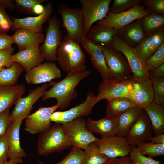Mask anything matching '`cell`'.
Wrapping results in <instances>:
<instances>
[{
	"label": "cell",
	"mask_w": 164,
	"mask_h": 164,
	"mask_svg": "<svg viewBox=\"0 0 164 164\" xmlns=\"http://www.w3.org/2000/svg\"><path fill=\"white\" fill-rule=\"evenodd\" d=\"M62 124L64 133L72 146L84 149L99 138L89 130L87 127L86 121L82 118Z\"/></svg>",
	"instance_id": "6"
},
{
	"label": "cell",
	"mask_w": 164,
	"mask_h": 164,
	"mask_svg": "<svg viewBox=\"0 0 164 164\" xmlns=\"http://www.w3.org/2000/svg\"><path fill=\"white\" fill-rule=\"evenodd\" d=\"M15 1L12 0H0V5L10 10L16 8Z\"/></svg>",
	"instance_id": "50"
},
{
	"label": "cell",
	"mask_w": 164,
	"mask_h": 164,
	"mask_svg": "<svg viewBox=\"0 0 164 164\" xmlns=\"http://www.w3.org/2000/svg\"><path fill=\"white\" fill-rule=\"evenodd\" d=\"M59 107L57 104L51 107H40L26 118L25 131L31 134H36L49 128L51 125V116Z\"/></svg>",
	"instance_id": "16"
},
{
	"label": "cell",
	"mask_w": 164,
	"mask_h": 164,
	"mask_svg": "<svg viewBox=\"0 0 164 164\" xmlns=\"http://www.w3.org/2000/svg\"><path fill=\"white\" fill-rule=\"evenodd\" d=\"M142 23L145 36L164 32V14L152 12L142 19Z\"/></svg>",
	"instance_id": "31"
},
{
	"label": "cell",
	"mask_w": 164,
	"mask_h": 164,
	"mask_svg": "<svg viewBox=\"0 0 164 164\" xmlns=\"http://www.w3.org/2000/svg\"><path fill=\"white\" fill-rule=\"evenodd\" d=\"M151 12L144 6L137 5L122 12L115 14L108 13L105 18L97 23L106 27L117 29L136 20L142 19Z\"/></svg>",
	"instance_id": "9"
},
{
	"label": "cell",
	"mask_w": 164,
	"mask_h": 164,
	"mask_svg": "<svg viewBox=\"0 0 164 164\" xmlns=\"http://www.w3.org/2000/svg\"><path fill=\"white\" fill-rule=\"evenodd\" d=\"M134 82L133 78L122 81L111 80H102L98 86V94L96 96L97 103L103 99L128 98L132 91Z\"/></svg>",
	"instance_id": "14"
},
{
	"label": "cell",
	"mask_w": 164,
	"mask_h": 164,
	"mask_svg": "<svg viewBox=\"0 0 164 164\" xmlns=\"http://www.w3.org/2000/svg\"><path fill=\"white\" fill-rule=\"evenodd\" d=\"M84 150L82 164H106L112 159L107 157L102 153L94 142Z\"/></svg>",
	"instance_id": "34"
},
{
	"label": "cell",
	"mask_w": 164,
	"mask_h": 164,
	"mask_svg": "<svg viewBox=\"0 0 164 164\" xmlns=\"http://www.w3.org/2000/svg\"><path fill=\"white\" fill-rule=\"evenodd\" d=\"M142 22V19H138L117 29V36L131 46L136 47L145 36Z\"/></svg>",
	"instance_id": "24"
},
{
	"label": "cell",
	"mask_w": 164,
	"mask_h": 164,
	"mask_svg": "<svg viewBox=\"0 0 164 164\" xmlns=\"http://www.w3.org/2000/svg\"><path fill=\"white\" fill-rule=\"evenodd\" d=\"M117 35V29L106 27L97 23L89 30L86 37L93 43L98 46L111 45L114 37Z\"/></svg>",
	"instance_id": "28"
},
{
	"label": "cell",
	"mask_w": 164,
	"mask_h": 164,
	"mask_svg": "<svg viewBox=\"0 0 164 164\" xmlns=\"http://www.w3.org/2000/svg\"><path fill=\"white\" fill-rule=\"evenodd\" d=\"M142 155H148L152 158L164 155V144L150 142L140 144L136 146Z\"/></svg>",
	"instance_id": "35"
},
{
	"label": "cell",
	"mask_w": 164,
	"mask_h": 164,
	"mask_svg": "<svg viewBox=\"0 0 164 164\" xmlns=\"http://www.w3.org/2000/svg\"><path fill=\"white\" fill-rule=\"evenodd\" d=\"M23 162L22 158L12 159H10L9 161L7 160L2 164H19L22 163Z\"/></svg>",
	"instance_id": "53"
},
{
	"label": "cell",
	"mask_w": 164,
	"mask_h": 164,
	"mask_svg": "<svg viewBox=\"0 0 164 164\" xmlns=\"http://www.w3.org/2000/svg\"><path fill=\"white\" fill-rule=\"evenodd\" d=\"M111 45L125 56L132 71L133 79L135 81L149 79L144 63L139 57L134 48L129 45L117 35L114 37Z\"/></svg>",
	"instance_id": "8"
},
{
	"label": "cell",
	"mask_w": 164,
	"mask_h": 164,
	"mask_svg": "<svg viewBox=\"0 0 164 164\" xmlns=\"http://www.w3.org/2000/svg\"><path fill=\"white\" fill-rule=\"evenodd\" d=\"M128 98L136 106L142 108L152 103L154 92L151 80L135 81Z\"/></svg>",
	"instance_id": "18"
},
{
	"label": "cell",
	"mask_w": 164,
	"mask_h": 164,
	"mask_svg": "<svg viewBox=\"0 0 164 164\" xmlns=\"http://www.w3.org/2000/svg\"><path fill=\"white\" fill-rule=\"evenodd\" d=\"M22 121L10 122L5 134L8 147V158L10 159L25 157L26 155L20 145L19 131Z\"/></svg>",
	"instance_id": "22"
},
{
	"label": "cell",
	"mask_w": 164,
	"mask_h": 164,
	"mask_svg": "<svg viewBox=\"0 0 164 164\" xmlns=\"http://www.w3.org/2000/svg\"><path fill=\"white\" fill-rule=\"evenodd\" d=\"M136 106L128 98L121 97L107 100L106 117H119L132 107Z\"/></svg>",
	"instance_id": "32"
},
{
	"label": "cell",
	"mask_w": 164,
	"mask_h": 164,
	"mask_svg": "<svg viewBox=\"0 0 164 164\" xmlns=\"http://www.w3.org/2000/svg\"><path fill=\"white\" fill-rule=\"evenodd\" d=\"M144 6L152 12L164 13V0H145Z\"/></svg>",
	"instance_id": "44"
},
{
	"label": "cell",
	"mask_w": 164,
	"mask_h": 164,
	"mask_svg": "<svg viewBox=\"0 0 164 164\" xmlns=\"http://www.w3.org/2000/svg\"><path fill=\"white\" fill-rule=\"evenodd\" d=\"M132 150L129 154L131 159L136 164H160L162 162L156 160L141 154L136 146H132Z\"/></svg>",
	"instance_id": "40"
},
{
	"label": "cell",
	"mask_w": 164,
	"mask_h": 164,
	"mask_svg": "<svg viewBox=\"0 0 164 164\" xmlns=\"http://www.w3.org/2000/svg\"><path fill=\"white\" fill-rule=\"evenodd\" d=\"M24 70L18 63L14 62L8 68L5 67L0 69V85H14L16 84L18 80Z\"/></svg>",
	"instance_id": "33"
},
{
	"label": "cell",
	"mask_w": 164,
	"mask_h": 164,
	"mask_svg": "<svg viewBox=\"0 0 164 164\" xmlns=\"http://www.w3.org/2000/svg\"><path fill=\"white\" fill-rule=\"evenodd\" d=\"M5 9L0 5V32L6 33L12 29L13 22L7 14Z\"/></svg>",
	"instance_id": "43"
},
{
	"label": "cell",
	"mask_w": 164,
	"mask_h": 164,
	"mask_svg": "<svg viewBox=\"0 0 164 164\" xmlns=\"http://www.w3.org/2000/svg\"><path fill=\"white\" fill-rule=\"evenodd\" d=\"M142 108L135 106L118 117V128L116 135L125 137L136 121Z\"/></svg>",
	"instance_id": "30"
},
{
	"label": "cell",
	"mask_w": 164,
	"mask_h": 164,
	"mask_svg": "<svg viewBox=\"0 0 164 164\" xmlns=\"http://www.w3.org/2000/svg\"><path fill=\"white\" fill-rule=\"evenodd\" d=\"M52 86V81L44 83L31 91L25 97H20L15 104V108L10 114V121H22L29 115L35 103L43 96L50 86Z\"/></svg>",
	"instance_id": "11"
},
{
	"label": "cell",
	"mask_w": 164,
	"mask_h": 164,
	"mask_svg": "<svg viewBox=\"0 0 164 164\" xmlns=\"http://www.w3.org/2000/svg\"><path fill=\"white\" fill-rule=\"evenodd\" d=\"M12 58L13 62L20 64L26 72L41 64L44 60L39 47L19 51L12 54Z\"/></svg>",
	"instance_id": "27"
},
{
	"label": "cell",
	"mask_w": 164,
	"mask_h": 164,
	"mask_svg": "<svg viewBox=\"0 0 164 164\" xmlns=\"http://www.w3.org/2000/svg\"><path fill=\"white\" fill-rule=\"evenodd\" d=\"M150 141L158 143L164 144V134H159L152 137Z\"/></svg>",
	"instance_id": "51"
},
{
	"label": "cell",
	"mask_w": 164,
	"mask_h": 164,
	"mask_svg": "<svg viewBox=\"0 0 164 164\" xmlns=\"http://www.w3.org/2000/svg\"><path fill=\"white\" fill-rule=\"evenodd\" d=\"M8 154L7 140L5 134L0 137V164H2L7 161Z\"/></svg>",
	"instance_id": "46"
},
{
	"label": "cell",
	"mask_w": 164,
	"mask_h": 164,
	"mask_svg": "<svg viewBox=\"0 0 164 164\" xmlns=\"http://www.w3.org/2000/svg\"><path fill=\"white\" fill-rule=\"evenodd\" d=\"M91 73L90 70L87 69L79 72L69 73L62 80L58 82L52 81V87L46 91L42 100L55 98L60 110H64L69 105L73 100L77 97L76 86Z\"/></svg>",
	"instance_id": "1"
},
{
	"label": "cell",
	"mask_w": 164,
	"mask_h": 164,
	"mask_svg": "<svg viewBox=\"0 0 164 164\" xmlns=\"http://www.w3.org/2000/svg\"><path fill=\"white\" fill-rule=\"evenodd\" d=\"M163 104L158 105L153 102L143 108L149 118L155 135L164 133Z\"/></svg>",
	"instance_id": "29"
},
{
	"label": "cell",
	"mask_w": 164,
	"mask_h": 164,
	"mask_svg": "<svg viewBox=\"0 0 164 164\" xmlns=\"http://www.w3.org/2000/svg\"><path fill=\"white\" fill-rule=\"evenodd\" d=\"M111 2V0H80L85 36L94 23L103 19L106 16Z\"/></svg>",
	"instance_id": "10"
},
{
	"label": "cell",
	"mask_w": 164,
	"mask_h": 164,
	"mask_svg": "<svg viewBox=\"0 0 164 164\" xmlns=\"http://www.w3.org/2000/svg\"><path fill=\"white\" fill-rule=\"evenodd\" d=\"M61 76V71L56 64L48 61L26 72L25 78L28 84H34L49 82Z\"/></svg>",
	"instance_id": "17"
},
{
	"label": "cell",
	"mask_w": 164,
	"mask_h": 164,
	"mask_svg": "<svg viewBox=\"0 0 164 164\" xmlns=\"http://www.w3.org/2000/svg\"><path fill=\"white\" fill-rule=\"evenodd\" d=\"M13 43L18 46L19 51L34 47H39L43 43L45 36L42 32H36L28 29L20 28L15 30L11 36Z\"/></svg>",
	"instance_id": "21"
},
{
	"label": "cell",
	"mask_w": 164,
	"mask_h": 164,
	"mask_svg": "<svg viewBox=\"0 0 164 164\" xmlns=\"http://www.w3.org/2000/svg\"><path fill=\"white\" fill-rule=\"evenodd\" d=\"M14 48L12 46L7 49L0 50V69L4 67H10L13 63L12 54Z\"/></svg>",
	"instance_id": "42"
},
{
	"label": "cell",
	"mask_w": 164,
	"mask_h": 164,
	"mask_svg": "<svg viewBox=\"0 0 164 164\" xmlns=\"http://www.w3.org/2000/svg\"><path fill=\"white\" fill-rule=\"evenodd\" d=\"M46 0H15L16 7L23 12L28 14L33 13V9L36 4L43 3Z\"/></svg>",
	"instance_id": "41"
},
{
	"label": "cell",
	"mask_w": 164,
	"mask_h": 164,
	"mask_svg": "<svg viewBox=\"0 0 164 164\" xmlns=\"http://www.w3.org/2000/svg\"><path fill=\"white\" fill-rule=\"evenodd\" d=\"M56 60L64 72H79L86 69V55L80 43L70 38L67 35L62 38L58 48Z\"/></svg>",
	"instance_id": "2"
},
{
	"label": "cell",
	"mask_w": 164,
	"mask_h": 164,
	"mask_svg": "<svg viewBox=\"0 0 164 164\" xmlns=\"http://www.w3.org/2000/svg\"><path fill=\"white\" fill-rule=\"evenodd\" d=\"M72 146L71 142L64 133L62 124L55 123L39 133L37 151L40 155L46 156L54 152H61Z\"/></svg>",
	"instance_id": "3"
},
{
	"label": "cell",
	"mask_w": 164,
	"mask_h": 164,
	"mask_svg": "<svg viewBox=\"0 0 164 164\" xmlns=\"http://www.w3.org/2000/svg\"><path fill=\"white\" fill-rule=\"evenodd\" d=\"M43 12L38 16L23 18H15L12 17L13 19V31L23 28L28 29L36 32H42L43 24L49 18L53 11L51 2L44 6Z\"/></svg>",
	"instance_id": "19"
},
{
	"label": "cell",
	"mask_w": 164,
	"mask_h": 164,
	"mask_svg": "<svg viewBox=\"0 0 164 164\" xmlns=\"http://www.w3.org/2000/svg\"><path fill=\"white\" fill-rule=\"evenodd\" d=\"M12 43L11 36L0 32V50L8 48Z\"/></svg>",
	"instance_id": "47"
},
{
	"label": "cell",
	"mask_w": 164,
	"mask_h": 164,
	"mask_svg": "<svg viewBox=\"0 0 164 164\" xmlns=\"http://www.w3.org/2000/svg\"><path fill=\"white\" fill-rule=\"evenodd\" d=\"M44 9V6H43L42 4H36L33 8V13L36 15H39L43 12Z\"/></svg>",
	"instance_id": "52"
},
{
	"label": "cell",
	"mask_w": 164,
	"mask_h": 164,
	"mask_svg": "<svg viewBox=\"0 0 164 164\" xmlns=\"http://www.w3.org/2000/svg\"><path fill=\"white\" fill-rule=\"evenodd\" d=\"M94 143L102 153L110 159L128 155L132 148L125 137L117 135L102 136Z\"/></svg>",
	"instance_id": "13"
},
{
	"label": "cell",
	"mask_w": 164,
	"mask_h": 164,
	"mask_svg": "<svg viewBox=\"0 0 164 164\" xmlns=\"http://www.w3.org/2000/svg\"><path fill=\"white\" fill-rule=\"evenodd\" d=\"M164 43V32L146 36L134 48L141 60L144 63Z\"/></svg>",
	"instance_id": "23"
},
{
	"label": "cell",
	"mask_w": 164,
	"mask_h": 164,
	"mask_svg": "<svg viewBox=\"0 0 164 164\" xmlns=\"http://www.w3.org/2000/svg\"><path fill=\"white\" fill-rule=\"evenodd\" d=\"M151 80L164 77V63L148 72Z\"/></svg>",
	"instance_id": "48"
},
{
	"label": "cell",
	"mask_w": 164,
	"mask_h": 164,
	"mask_svg": "<svg viewBox=\"0 0 164 164\" xmlns=\"http://www.w3.org/2000/svg\"><path fill=\"white\" fill-rule=\"evenodd\" d=\"M154 92L153 102L162 105L164 102V77L151 80Z\"/></svg>",
	"instance_id": "39"
},
{
	"label": "cell",
	"mask_w": 164,
	"mask_h": 164,
	"mask_svg": "<svg viewBox=\"0 0 164 164\" xmlns=\"http://www.w3.org/2000/svg\"><path fill=\"white\" fill-rule=\"evenodd\" d=\"M58 12L61 17L63 26L66 29L67 36L80 44L84 36V22L81 9L70 7L64 3L60 4Z\"/></svg>",
	"instance_id": "5"
},
{
	"label": "cell",
	"mask_w": 164,
	"mask_h": 164,
	"mask_svg": "<svg viewBox=\"0 0 164 164\" xmlns=\"http://www.w3.org/2000/svg\"><path fill=\"white\" fill-rule=\"evenodd\" d=\"M26 91L25 86L22 84L0 85V114L15 104Z\"/></svg>",
	"instance_id": "26"
},
{
	"label": "cell",
	"mask_w": 164,
	"mask_h": 164,
	"mask_svg": "<svg viewBox=\"0 0 164 164\" xmlns=\"http://www.w3.org/2000/svg\"><path fill=\"white\" fill-rule=\"evenodd\" d=\"M164 63V43L144 63L147 71L149 72Z\"/></svg>",
	"instance_id": "37"
},
{
	"label": "cell",
	"mask_w": 164,
	"mask_h": 164,
	"mask_svg": "<svg viewBox=\"0 0 164 164\" xmlns=\"http://www.w3.org/2000/svg\"><path fill=\"white\" fill-rule=\"evenodd\" d=\"M99 46L103 53L110 80L122 81L133 78L129 64L123 53L111 45Z\"/></svg>",
	"instance_id": "4"
},
{
	"label": "cell",
	"mask_w": 164,
	"mask_h": 164,
	"mask_svg": "<svg viewBox=\"0 0 164 164\" xmlns=\"http://www.w3.org/2000/svg\"><path fill=\"white\" fill-rule=\"evenodd\" d=\"M87 127L89 130L101 135L102 136H109L116 135L118 128V117H105L97 120L87 118Z\"/></svg>",
	"instance_id": "25"
},
{
	"label": "cell",
	"mask_w": 164,
	"mask_h": 164,
	"mask_svg": "<svg viewBox=\"0 0 164 164\" xmlns=\"http://www.w3.org/2000/svg\"><path fill=\"white\" fill-rule=\"evenodd\" d=\"M84 155V151L77 147L72 146L68 154L60 162L42 164H82Z\"/></svg>",
	"instance_id": "36"
},
{
	"label": "cell",
	"mask_w": 164,
	"mask_h": 164,
	"mask_svg": "<svg viewBox=\"0 0 164 164\" xmlns=\"http://www.w3.org/2000/svg\"><path fill=\"white\" fill-rule=\"evenodd\" d=\"M153 134L149 118L146 112L142 108L137 120L125 138L130 145L137 146L150 141Z\"/></svg>",
	"instance_id": "15"
},
{
	"label": "cell",
	"mask_w": 164,
	"mask_h": 164,
	"mask_svg": "<svg viewBox=\"0 0 164 164\" xmlns=\"http://www.w3.org/2000/svg\"><path fill=\"white\" fill-rule=\"evenodd\" d=\"M97 103L94 93L89 92L84 102L67 111L54 112L51 116L50 120L51 121L63 124L87 116L92 112Z\"/></svg>",
	"instance_id": "12"
},
{
	"label": "cell",
	"mask_w": 164,
	"mask_h": 164,
	"mask_svg": "<svg viewBox=\"0 0 164 164\" xmlns=\"http://www.w3.org/2000/svg\"><path fill=\"white\" fill-rule=\"evenodd\" d=\"M80 44L88 54L94 66L100 73L102 80H110L109 72L99 46L90 41L85 36L82 37Z\"/></svg>",
	"instance_id": "20"
},
{
	"label": "cell",
	"mask_w": 164,
	"mask_h": 164,
	"mask_svg": "<svg viewBox=\"0 0 164 164\" xmlns=\"http://www.w3.org/2000/svg\"><path fill=\"white\" fill-rule=\"evenodd\" d=\"M10 111L8 109L0 114V137L5 135L10 121Z\"/></svg>",
	"instance_id": "45"
},
{
	"label": "cell",
	"mask_w": 164,
	"mask_h": 164,
	"mask_svg": "<svg viewBox=\"0 0 164 164\" xmlns=\"http://www.w3.org/2000/svg\"><path fill=\"white\" fill-rule=\"evenodd\" d=\"M106 164H136L129 155L112 159Z\"/></svg>",
	"instance_id": "49"
},
{
	"label": "cell",
	"mask_w": 164,
	"mask_h": 164,
	"mask_svg": "<svg viewBox=\"0 0 164 164\" xmlns=\"http://www.w3.org/2000/svg\"><path fill=\"white\" fill-rule=\"evenodd\" d=\"M142 2V0H114L108 13L115 14L124 12L140 5Z\"/></svg>",
	"instance_id": "38"
},
{
	"label": "cell",
	"mask_w": 164,
	"mask_h": 164,
	"mask_svg": "<svg viewBox=\"0 0 164 164\" xmlns=\"http://www.w3.org/2000/svg\"><path fill=\"white\" fill-rule=\"evenodd\" d=\"M48 21L44 40L39 48L44 60L52 62L56 60V51L62 39V33L56 16L50 17Z\"/></svg>",
	"instance_id": "7"
}]
</instances>
